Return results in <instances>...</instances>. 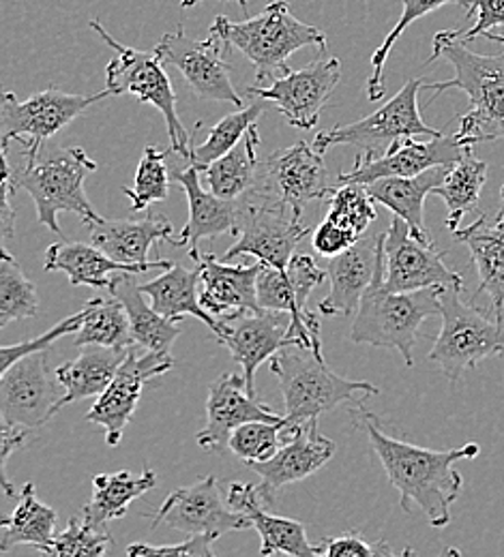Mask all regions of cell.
Listing matches in <instances>:
<instances>
[{
	"label": "cell",
	"mask_w": 504,
	"mask_h": 557,
	"mask_svg": "<svg viewBox=\"0 0 504 557\" xmlns=\"http://www.w3.org/2000/svg\"><path fill=\"white\" fill-rule=\"evenodd\" d=\"M351 417L365 431L391 485L399 491V506L410 512L415 504L426 512L432 528H446L451 523V504L464 487V479L453 470V463L477 459L481 446L466 444L453 450H430L391 437L382 431L380 420L362 406V401L357 404Z\"/></svg>",
	"instance_id": "1"
},
{
	"label": "cell",
	"mask_w": 504,
	"mask_h": 557,
	"mask_svg": "<svg viewBox=\"0 0 504 557\" xmlns=\"http://www.w3.org/2000/svg\"><path fill=\"white\" fill-rule=\"evenodd\" d=\"M446 61L455 75L446 82H423V90L435 92L457 88L470 99V110L462 114L455 136L468 148L481 141L504 138V52L496 57H483L472 52L453 30H442L433 37V61Z\"/></svg>",
	"instance_id": "2"
},
{
	"label": "cell",
	"mask_w": 504,
	"mask_h": 557,
	"mask_svg": "<svg viewBox=\"0 0 504 557\" xmlns=\"http://www.w3.org/2000/svg\"><path fill=\"white\" fill-rule=\"evenodd\" d=\"M209 33L225 50H238L254 65L258 84L280 77L288 70L286 61L300 48L327 50V35L300 22L288 0H271L258 15L243 22L217 15Z\"/></svg>",
	"instance_id": "3"
},
{
	"label": "cell",
	"mask_w": 504,
	"mask_h": 557,
	"mask_svg": "<svg viewBox=\"0 0 504 557\" xmlns=\"http://www.w3.org/2000/svg\"><path fill=\"white\" fill-rule=\"evenodd\" d=\"M446 287H426L415 292H389L384 287V245L369 287L360 298L359 311L351 329V342L359 346L395 349L406 367L415 364V344L421 324L440 315V296Z\"/></svg>",
	"instance_id": "4"
},
{
	"label": "cell",
	"mask_w": 504,
	"mask_h": 557,
	"mask_svg": "<svg viewBox=\"0 0 504 557\" xmlns=\"http://www.w3.org/2000/svg\"><path fill=\"white\" fill-rule=\"evenodd\" d=\"M2 165L11 174L17 189H24L37 209V221L52 230L54 234H63L59 225L61 212H73L82 216V221H95L99 214L86 198L84 181L88 174L97 170V163L82 148H50L41 150V154L24 161L20 165H11L7 152H2Z\"/></svg>",
	"instance_id": "5"
},
{
	"label": "cell",
	"mask_w": 504,
	"mask_h": 557,
	"mask_svg": "<svg viewBox=\"0 0 504 557\" xmlns=\"http://www.w3.org/2000/svg\"><path fill=\"white\" fill-rule=\"evenodd\" d=\"M271 373L280 382L284 395L286 420L298 426L309 420H318L324 412L337 408L344 401L360 404L365 395H378V386L369 382L346 380L333 373L324 358L314 349L286 346L269 360Z\"/></svg>",
	"instance_id": "6"
},
{
	"label": "cell",
	"mask_w": 504,
	"mask_h": 557,
	"mask_svg": "<svg viewBox=\"0 0 504 557\" xmlns=\"http://www.w3.org/2000/svg\"><path fill=\"white\" fill-rule=\"evenodd\" d=\"M90 26L116 52V59L110 61L106 67V88L110 90V95L121 97L132 92L143 103L155 106L165 119L172 150L189 159L196 144V134L202 125L198 123L192 134L183 127L176 114V95H174L172 82L163 70L165 63L161 61L157 50L143 52V50L123 46L101 26L99 20H93Z\"/></svg>",
	"instance_id": "7"
},
{
	"label": "cell",
	"mask_w": 504,
	"mask_h": 557,
	"mask_svg": "<svg viewBox=\"0 0 504 557\" xmlns=\"http://www.w3.org/2000/svg\"><path fill=\"white\" fill-rule=\"evenodd\" d=\"M462 289L446 287L442 292V329L430 351V360L444 371L448 382H457L485 358L504 356V320H490L475 305L462 300Z\"/></svg>",
	"instance_id": "8"
},
{
	"label": "cell",
	"mask_w": 504,
	"mask_h": 557,
	"mask_svg": "<svg viewBox=\"0 0 504 557\" xmlns=\"http://www.w3.org/2000/svg\"><path fill=\"white\" fill-rule=\"evenodd\" d=\"M112 97L110 90L95 95H72L59 88L35 92L26 101H17L13 92L2 95L0 103V134L2 150H9L11 141L22 146V157H37L61 129L72 125L90 106Z\"/></svg>",
	"instance_id": "9"
},
{
	"label": "cell",
	"mask_w": 504,
	"mask_h": 557,
	"mask_svg": "<svg viewBox=\"0 0 504 557\" xmlns=\"http://www.w3.org/2000/svg\"><path fill=\"white\" fill-rule=\"evenodd\" d=\"M303 214L294 212L256 189L241 198V214L236 225L238 240L225 251L223 260L254 256L258 262L284 271L294 258V249L309 234Z\"/></svg>",
	"instance_id": "10"
},
{
	"label": "cell",
	"mask_w": 504,
	"mask_h": 557,
	"mask_svg": "<svg viewBox=\"0 0 504 557\" xmlns=\"http://www.w3.org/2000/svg\"><path fill=\"white\" fill-rule=\"evenodd\" d=\"M423 88L421 77H413L404 84V88L386 101L378 112L360 119L351 125H335L333 129L320 132L314 146L320 152H327L331 146H365V150H380L382 152L397 139L438 138L442 136L440 129H432L423 123L419 112V90Z\"/></svg>",
	"instance_id": "11"
},
{
	"label": "cell",
	"mask_w": 504,
	"mask_h": 557,
	"mask_svg": "<svg viewBox=\"0 0 504 557\" xmlns=\"http://www.w3.org/2000/svg\"><path fill=\"white\" fill-rule=\"evenodd\" d=\"M327 277V271H322L311 256H294L284 271L262 264L258 275V300L262 309L290 313V342L300 348L314 349L320 358H324L320 320L307 309V300Z\"/></svg>",
	"instance_id": "12"
},
{
	"label": "cell",
	"mask_w": 504,
	"mask_h": 557,
	"mask_svg": "<svg viewBox=\"0 0 504 557\" xmlns=\"http://www.w3.org/2000/svg\"><path fill=\"white\" fill-rule=\"evenodd\" d=\"M65 386L48 367V349L15 360L0 377V417L4 424L39 429L59 414Z\"/></svg>",
	"instance_id": "13"
},
{
	"label": "cell",
	"mask_w": 504,
	"mask_h": 557,
	"mask_svg": "<svg viewBox=\"0 0 504 557\" xmlns=\"http://www.w3.org/2000/svg\"><path fill=\"white\" fill-rule=\"evenodd\" d=\"M172 367L174 358L170 351H150L134 344L123 364L119 367L114 380L97 397L84 420L103 429L108 446H119L127 424L136 414L146 382L168 373Z\"/></svg>",
	"instance_id": "14"
},
{
	"label": "cell",
	"mask_w": 504,
	"mask_h": 557,
	"mask_svg": "<svg viewBox=\"0 0 504 557\" xmlns=\"http://www.w3.org/2000/svg\"><path fill=\"white\" fill-rule=\"evenodd\" d=\"M254 189L303 214L307 202L331 196L335 185L329 178L324 152L298 139L294 146L275 150L260 161Z\"/></svg>",
	"instance_id": "15"
},
{
	"label": "cell",
	"mask_w": 504,
	"mask_h": 557,
	"mask_svg": "<svg viewBox=\"0 0 504 557\" xmlns=\"http://www.w3.org/2000/svg\"><path fill=\"white\" fill-rule=\"evenodd\" d=\"M472 148L464 146L459 138L438 136L428 141L404 138L393 141L384 152L365 150L357 154L355 165L348 172H340L335 187L340 185H369L378 178H410L438 165H453Z\"/></svg>",
	"instance_id": "16"
},
{
	"label": "cell",
	"mask_w": 504,
	"mask_h": 557,
	"mask_svg": "<svg viewBox=\"0 0 504 557\" xmlns=\"http://www.w3.org/2000/svg\"><path fill=\"white\" fill-rule=\"evenodd\" d=\"M446 251L433 240H421L410 225L393 214L384 232V287L389 292H415L426 287H464V277L444 264Z\"/></svg>",
	"instance_id": "17"
},
{
	"label": "cell",
	"mask_w": 504,
	"mask_h": 557,
	"mask_svg": "<svg viewBox=\"0 0 504 557\" xmlns=\"http://www.w3.org/2000/svg\"><path fill=\"white\" fill-rule=\"evenodd\" d=\"M161 61L181 71L189 88L205 101H223L245 108L243 95L232 84V65L225 61V48L209 37L207 41L192 39L183 26L165 33L155 46Z\"/></svg>",
	"instance_id": "18"
},
{
	"label": "cell",
	"mask_w": 504,
	"mask_h": 557,
	"mask_svg": "<svg viewBox=\"0 0 504 557\" xmlns=\"http://www.w3.org/2000/svg\"><path fill=\"white\" fill-rule=\"evenodd\" d=\"M340 79V59H318L303 70L288 67L269 86H249L247 95L273 103L294 129H314Z\"/></svg>",
	"instance_id": "19"
},
{
	"label": "cell",
	"mask_w": 504,
	"mask_h": 557,
	"mask_svg": "<svg viewBox=\"0 0 504 557\" xmlns=\"http://www.w3.org/2000/svg\"><path fill=\"white\" fill-rule=\"evenodd\" d=\"M150 519V530L168 525L187 536L207 534L221 539L223 534L251 528V521L243 512L223 504L216 476H207L189 487L174 488Z\"/></svg>",
	"instance_id": "20"
},
{
	"label": "cell",
	"mask_w": 504,
	"mask_h": 557,
	"mask_svg": "<svg viewBox=\"0 0 504 557\" xmlns=\"http://www.w3.org/2000/svg\"><path fill=\"white\" fill-rule=\"evenodd\" d=\"M217 342L230 349L236 364H241L247 391L256 397V371L271 360L280 349L294 346L290 342L292 315L286 311H245L221 318Z\"/></svg>",
	"instance_id": "21"
},
{
	"label": "cell",
	"mask_w": 504,
	"mask_h": 557,
	"mask_svg": "<svg viewBox=\"0 0 504 557\" xmlns=\"http://www.w3.org/2000/svg\"><path fill=\"white\" fill-rule=\"evenodd\" d=\"M335 442L324 437L318 429V420H309L296 426L288 442L267 461L247 463L258 476V495L267 508L275 506L280 488L300 483L316 474L335 457Z\"/></svg>",
	"instance_id": "22"
},
{
	"label": "cell",
	"mask_w": 504,
	"mask_h": 557,
	"mask_svg": "<svg viewBox=\"0 0 504 557\" xmlns=\"http://www.w3.org/2000/svg\"><path fill=\"white\" fill-rule=\"evenodd\" d=\"M282 418L267 404L249 395L243 373H223L209 386L207 424L202 431H198L196 440L200 448L219 453L223 446H228L236 426L251 420L278 422Z\"/></svg>",
	"instance_id": "23"
},
{
	"label": "cell",
	"mask_w": 504,
	"mask_h": 557,
	"mask_svg": "<svg viewBox=\"0 0 504 557\" xmlns=\"http://www.w3.org/2000/svg\"><path fill=\"white\" fill-rule=\"evenodd\" d=\"M382 245L384 232H373L360 236L344 253L329 258L327 275L331 281V289L327 298L318 305V311L322 315H353L359 309L360 298L376 273Z\"/></svg>",
	"instance_id": "24"
},
{
	"label": "cell",
	"mask_w": 504,
	"mask_h": 557,
	"mask_svg": "<svg viewBox=\"0 0 504 557\" xmlns=\"http://www.w3.org/2000/svg\"><path fill=\"white\" fill-rule=\"evenodd\" d=\"M90 234V243L99 247L110 258L123 264H146L148 251L159 240L170 243L172 247H185V240L172 223L163 216L145 219H95L84 223Z\"/></svg>",
	"instance_id": "25"
},
{
	"label": "cell",
	"mask_w": 504,
	"mask_h": 557,
	"mask_svg": "<svg viewBox=\"0 0 504 557\" xmlns=\"http://www.w3.org/2000/svg\"><path fill=\"white\" fill-rule=\"evenodd\" d=\"M200 302L217 318H228L245 311H262L258 300V275L262 262L243 267L225 264L217 260L216 253L200 256Z\"/></svg>",
	"instance_id": "26"
},
{
	"label": "cell",
	"mask_w": 504,
	"mask_h": 557,
	"mask_svg": "<svg viewBox=\"0 0 504 557\" xmlns=\"http://www.w3.org/2000/svg\"><path fill=\"white\" fill-rule=\"evenodd\" d=\"M174 181L183 187L189 202V219L181 230L189 258L198 264L200 253L198 245L205 238H217L223 234H236L238 214H241V198L225 200L219 198L211 189L207 191L200 183V170L196 165H187L185 170L172 172Z\"/></svg>",
	"instance_id": "27"
},
{
	"label": "cell",
	"mask_w": 504,
	"mask_h": 557,
	"mask_svg": "<svg viewBox=\"0 0 504 557\" xmlns=\"http://www.w3.org/2000/svg\"><path fill=\"white\" fill-rule=\"evenodd\" d=\"M260 502L258 487L249 483H232L228 488V504L243 512L251 521V528L260 534V556H318V545H309L305 525L300 521L271 515Z\"/></svg>",
	"instance_id": "28"
},
{
	"label": "cell",
	"mask_w": 504,
	"mask_h": 557,
	"mask_svg": "<svg viewBox=\"0 0 504 557\" xmlns=\"http://www.w3.org/2000/svg\"><path fill=\"white\" fill-rule=\"evenodd\" d=\"M174 262L157 260L146 264H123L108 253H103L95 245L86 243H54L46 251L44 269L48 273H65L72 285L88 287H110L114 273H148V271H165Z\"/></svg>",
	"instance_id": "29"
},
{
	"label": "cell",
	"mask_w": 504,
	"mask_h": 557,
	"mask_svg": "<svg viewBox=\"0 0 504 557\" xmlns=\"http://www.w3.org/2000/svg\"><path fill=\"white\" fill-rule=\"evenodd\" d=\"M453 236L470 249L479 271L477 296L488 294L496 318L504 320V209L494 214L479 212L468 227L457 230Z\"/></svg>",
	"instance_id": "30"
},
{
	"label": "cell",
	"mask_w": 504,
	"mask_h": 557,
	"mask_svg": "<svg viewBox=\"0 0 504 557\" xmlns=\"http://www.w3.org/2000/svg\"><path fill=\"white\" fill-rule=\"evenodd\" d=\"M140 289L148 296L150 307L163 318L179 322L189 315L207 324L216 335L221 331V322L200 302V267L189 271L174 262L159 277L143 283Z\"/></svg>",
	"instance_id": "31"
},
{
	"label": "cell",
	"mask_w": 504,
	"mask_h": 557,
	"mask_svg": "<svg viewBox=\"0 0 504 557\" xmlns=\"http://www.w3.org/2000/svg\"><path fill=\"white\" fill-rule=\"evenodd\" d=\"M448 168L451 165H438V168H432V170H428L419 176H410V178H397V176L378 178L362 187L378 205H382L393 214L402 216L410 225V230L417 238L432 240L430 230L426 227L423 207H426V198L444 181Z\"/></svg>",
	"instance_id": "32"
},
{
	"label": "cell",
	"mask_w": 504,
	"mask_h": 557,
	"mask_svg": "<svg viewBox=\"0 0 504 557\" xmlns=\"http://www.w3.org/2000/svg\"><path fill=\"white\" fill-rule=\"evenodd\" d=\"M127 349L106 348V346H84L77 358L63 362L57 369V377L65 386V395L59 410L72 406L79 399L99 397L114 380L119 367L123 364Z\"/></svg>",
	"instance_id": "33"
},
{
	"label": "cell",
	"mask_w": 504,
	"mask_h": 557,
	"mask_svg": "<svg viewBox=\"0 0 504 557\" xmlns=\"http://www.w3.org/2000/svg\"><path fill=\"white\" fill-rule=\"evenodd\" d=\"M108 289L125 305L132 322V335L138 346L150 351H170L179 335H183L174 320L163 318L146 305L145 294L134 281V273H114Z\"/></svg>",
	"instance_id": "34"
},
{
	"label": "cell",
	"mask_w": 504,
	"mask_h": 557,
	"mask_svg": "<svg viewBox=\"0 0 504 557\" xmlns=\"http://www.w3.org/2000/svg\"><path fill=\"white\" fill-rule=\"evenodd\" d=\"M57 510L37 497V488L26 483L20 491V502L11 517L0 523V552L7 554L20 545H30L37 552L54 539Z\"/></svg>",
	"instance_id": "35"
},
{
	"label": "cell",
	"mask_w": 504,
	"mask_h": 557,
	"mask_svg": "<svg viewBox=\"0 0 504 557\" xmlns=\"http://www.w3.org/2000/svg\"><path fill=\"white\" fill-rule=\"evenodd\" d=\"M260 134L258 125H251L245 138L241 139L230 152L216 159L202 170L209 189L225 200H238L254 189L260 172L258 161Z\"/></svg>",
	"instance_id": "36"
},
{
	"label": "cell",
	"mask_w": 504,
	"mask_h": 557,
	"mask_svg": "<svg viewBox=\"0 0 504 557\" xmlns=\"http://www.w3.org/2000/svg\"><path fill=\"white\" fill-rule=\"evenodd\" d=\"M155 487L157 474L152 470H145L138 476L130 472L99 474L93 479V497L82 512L93 525L106 528L110 521L123 519L130 510V504Z\"/></svg>",
	"instance_id": "37"
},
{
	"label": "cell",
	"mask_w": 504,
	"mask_h": 557,
	"mask_svg": "<svg viewBox=\"0 0 504 557\" xmlns=\"http://www.w3.org/2000/svg\"><path fill=\"white\" fill-rule=\"evenodd\" d=\"M488 183V163L477 159L472 150L453 163L433 196L446 205V230L455 234L468 212H479L481 191Z\"/></svg>",
	"instance_id": "38"
},
{
	"label": "cell",
	"mask_w": 504,
	"mask_h": 557,
	"mask_svg": "<svg viewBox=\"0 0 504 557\" xmlns=\"http://www.w3.org/2000/svg\"><path fill=\"white\" fill-rule=\"evenodd\" d=\"M86 318L75 333V346H106V348H132V322L125 305L116 298H90L86 305Z\"/></svg>",
	"instance_id": "39"
},
{
	"label": "cell",
	"mask_w": 504,
	"mask_h": 557,
	"mask_svg": "<svg viewBox=\"0 0 504 557\" xmlns=\"http://www.w3.org/2000/svg\"><path fill=\"white\" fill-rule=\"evenodd\" d=\"M267 103H269V101L256 97V101H254L251 106L238 108V112L228 114L225 119H221L216 127L209 132V136H207V139H205L200 146L194 144L189 163L196 165V168L202 172V170H205L207 165H211L216 159L223 157L225 152H230L241 139L245 138V134L249 132V127L258 123V119L262 116Z\"/></svg>",
	"instance_id": "40"
},
{
	"label": "cell",
	"mask_w": 504,
	"mask_h": 557,
	"mask_svg": "<svg viewBox=\"0 0 504 557\" xmlns=\"http://www.w3.org/2000/svg\"><path fill=\"white\" fill-rule=\"evenodd\" d=\"M294 431L296 426H292L286 417L278 422L251 420L232 431L228 448L245 463L267 461L288 442Z\"/></svg>",
	"instance_id": "41"
},
{
	"label": "cell",
	"mask_w": 504,
	"mask_h": 557,
	"mask_svg": "<svg viewBox=\"0 0 504 557\" xmlns=\"http://www.w3.org/2000/svg\"><path fill=\"white\" fill-rule=\"evenodd\" d=\"M39 313V294L30 278L26 277L17 260L7 253L0 262V326L13 320L33 318Z\"/></svg>",
	"instance_id": "42"
},
{
	"label": "cell",
	"mask_w": 504,
	"mask_h": 557,
	"mask_svg": "<svg viewBox=\"0 0 504 557\" xmlns=\"http://www.w3.org/2000/svg\"><path fill=\"white\" fill-rule=\"evenodd\" d=\"M376 216V200L362 185H340L329 198V210L324 219L359 240Z\"/></svg>",
	"instance_id": "43"
},
{
	"label": "cell",
	"mask_w": 504,
	"mask_h": 557,
	"mask_svg": "<svg viewBox=\"0 0 504 557\" xmlns=\"http://www.w3.org/2000/svg\"><path fill=\"white\" fill-rule=\"evenodd\" d=\"M174 152L172 146L168 150H157L155 146H145L143 159L136 172L134 189L123 187V194L132 200V212H143L155 202H165L170 196V174L165 168V157Z\"/></svg>",
	"instance_id": "44"
},
{
	"label": "cell",
	"mask_w": 504,
	"mask_h": 557,
	"mask_svg": "<svg viewBox=\"0 0 504 557\" xmlns=\"http://www.w3.org/2000/svg\"><path fill=\"white\" fill-rule=\"evenodd\" d=\"M451 2L459 4V0H402V4H404L402 17L397 20L393 30L386 35V39L380 44V48L371 57V77L367 82V99L369 101H378L384 95V65L389 61V54H391L393 46L404 35V30L408 26H413V22L421 20L423 15L432 13L444 4H451Z\"/></svg>",
	"instance_id": "45"
},
{
	"label": "cell",
	"mask_w": 504,
	"mask_h": 557,
	"mask_svg": "<svg viewBox=\"0 0 504 557\" xmlns=\"http://www.w3.org/2000/svg\"><path fill=\"white\" fill-rule=\"evenodd\" d=\"M110 543L112 536L106 528L93 525L86 517H73L67 528L59 536H54L52 543L39 554L50 557H97L106 554Z\"/></svg>",
	"instance_id": "46"
},
{
	"label": "cell",
	"mask_w": 504,
	"mask_h": 557,
	"mask_svg": "<svg viewBox=\"0 0 504 557\" xmlns=\"http://www.w3.org/2000/svg\"><path fill=\"white\" fill-rule=\"evenodd\" d=\"M84 318H86V309H82L79 313H73L70 318H65L63 322H59L54 329H50L48 333H44L41 337L37 339H30V342H24V344H17V346H4L0 348V373L4 369H9L15 360L28 356V354H37V351H46L50 348L54 342L63 339L65 335H75L82 324H84Z\"/></svg>",
	"instance_id": "47"
},
{
	"label": "cell",
	"mask_w": 504,
	"mask_h": 557,
	"mask_svg": "<svg viewBox=\"0 0 504 557\" xmlns=\"http://www.w3.org/2000/svg\"><path fill=\"white\" fill-rule=\"evenodd\" d=\"M459 7L466 9V20L477 15L475 26L457 28L453 30L462 41L470 44L477 37H483L485 33L504 26V0H459Z\"/></svg>",
	"instance_id": "48"
},
{
	"label": "cell",
	"mask_w": 504,
	"mask_h": 557,
	"mask_svg": "<svg viewBox=\"0 0 504 557\" xmlns=\"http://www.w3.org/2000/svg\"><path fill=\"white\" fill-rule=\"evenodd\" d=\"M318 556L327 557H384L395 556V552L386 545V541H380L371 545L362 534H342L322 539L318 543Z\"/></svg>",
	"instance_id": "49"
},
{
	"label": "cell",
	"mask_w": 504,
	"mask_h": 557,
	"mask_svg": "<svg viewBox=\"0 0 504 557\" xmlns=\"http://www.w3.org/2000/svg\"><path fill=\"white\" fill-rule=\"evenodd\" d=\"M216 536H207V534H194L187 541H183L181 545H161V547H152V545H132L127 549V554L134 557H163V556H181V557H213V543Z\"/></svg>",
	"instance_id": "50"
},
{
	"label": "cell",
	"mask_w": 504,
	"mask_h": 557,
	"mask_svg": "<svg viewBox=\"0 0 504 557\" xmlns=\"http://www.w3.org/2000/svg\"><path fill=\"white\" fill-rule=\"evenodd\" d=\"M30 435V429H24V426H11V424H4L2 422V433H0V440H2V459H0V476H2V488L7 495H15L13 485L9 481V472H7V461L9 457L13 455V450H17L20 446H24V442L28 440Z\"/></svg>",
	"instance_id": "51"
},
{
	"label": "cell",
	"mask_w": 504,
	"mask_h": 557,
	"mask_svg": "<svg viewBox=\"0 0 504 557\" xmlns=\"http://www.w3.org/2000/svg\"><path fill=\"white\" fill-rule=\"evenodd\" d=\"M17 191L11 174L4 170V176H2V256H7V240L13 236V230H15V212L11 209V198L13 194Z\"/></svg>",
	"instance_id": "52"
},
{
	"label": "cell",
	"mask_w": 504,
	"mask_h": 557,
	"mask_svg": "<svg viewBox=\"0 0 504 557\" xmlns=\"http://www.w3.org/2000/svg\"><path fill=\"white\" fill-rule=\"evenodd\" d=\"M198 2H202V0H181V7H183V9H192V7H196ZM221 2H228V0H221ZM232 2H238L243 11L247 9V0H232Z\"/></svg>",
	"instance_id": "53"
},
{
	"label": "cell",
	"mask_w": 504,
	"mask_h": 557,
	"mask_svg": "<svg viewBox=\"0 0 504 557\" xmlns=\"http://www.w3.org/2000/svg\"><path fill=\"white\" fill-rule=\"evenodd\" d=\"M483 37H485V39H490V41H494V44H503L504 46V35H496V33H492V30H490V33H485Z\"/></svg>",
	"instance_id": "54"
},
{
	"label": "cell",
	"mask_w": 504,
	"mask_h": 557,
	"mask_svg": "<svg viewBox=\"0 0 504 557\" xmlns=\"http://www.w3.org/2000/svg\"><path fill=\"white\" fill-rule=\"evenodd\" d=\"M501 196H503V200H501V209H504V185H503V191H501Z\"/></svg>",
	"instance_id": "55"
}]
</instances>
